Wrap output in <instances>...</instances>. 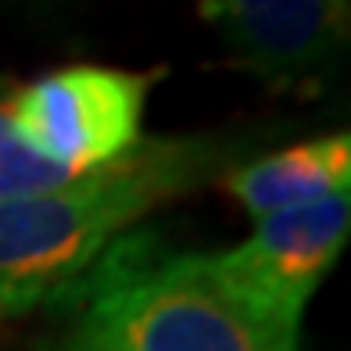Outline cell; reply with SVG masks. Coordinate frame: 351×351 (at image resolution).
<instances>
[{
    "instance_id": "5",
    "label": "cell",
    "mask_w": 351,
    "mask_h": 351,
    "mask_svg": "<svg viewBox=\"0 0 351 351\" xmlns=\"http://www.w3.org/2000/svg\"><path fill=\"white\" fill-rule=\"evenodd\" d=\"M247 65L276 83L301 79L348 43V0H197Z\"/></svg>"
},
{
    "instance_id": "4",
    "label": "cell",
    "mask_w": 351,
    "mask_h": 351,
    "mask_svg": "<svg viewBox=\"0 0 351 351\" xmlns=\"http://www.w3.org/2000/svg\"><path fill=\"white\" fill-rule=\"evenodd\" d=\"M351 233V194L287 208L258 219L254 233L230 251L208 254L219 276L251 305L301 330L312 294L337 265Z\"/></svg>"
},
{
    "instance_id": "1",
    "label": "cell",
    "mask_w": 351,
    "mask_h": 351,
    "mask_svg": "<svg viewBox=\"0 0 351 351\" xmlns=\"http://www.w3.org/2000/svg\"><path fill=\"white\" fill-rule=\"evenodd\" d=\"M79 283L47 351H301V330L251 305L208 254L122 237Z\"/></svg>"
},
{
    "instance_id": "2",
    "label": "cell",
    "mask_w": 351,
    "mask_h": 351,
    "mask_svg": "<svg viewBox=\"0 0 351 351\" xmlns=\"http://www.w3.org/2000/svg\"><path fill=\"white\" fill-rule=\"evenodd\" d=\"M212 162L204 140H143L101 172L0 201V319L75 287L154 204L197 186Z\"/></svg>"
},
{
    "instance_id": "7",
    "label": "cell",
    "mask_w": 351,
    "mask_h": 351,
    "mask_svg": "<svg viewBox=\"0 0 351 351\" xmlns=\"http://www.w3.org/2000/svg\"><path fill=\"white\" fill-rule=\"evenodd\" d=\"M79 180L69 176L65 169L51 165L47 158H40L29 143L22 140L19 125L11 115V101H0V201H14V197H33L43 190H58Z\"/></svg>"
},
{
    "instance_id": "6",
    "label": "cell",
    "mask_w": 351,
    "mask_h": 351,
    "mask_svg": "<svg viewBox=\"0 0 351 351\" xmlns=\"http://www.w3.org/2000/svg\"><path fill=\"white\" fill-rule=\"evenodd\" d=\"M222 183L251 219L301 208L333 194H351V133L341 130L291 143L226 172Z\"/></svg>"
},
{
    "instance_id": "3",
    "label": "cell",
    "mask_w": 351,
    "mask_h": 351,
    "mask_svg": "<svg viewBox=\"0 0 351 351\" xmlns=\"http://www.w3.org/2000/svg\"><path fill=\"white\" fill-rule=\"evenodd\" d=\"M162 72L69 65L11 93L22 140L69 176H90L143 143V108Z\"/></svg>"
}]
</instances>
